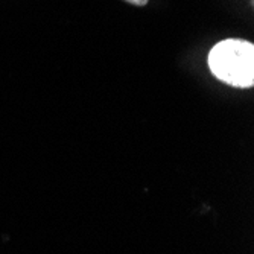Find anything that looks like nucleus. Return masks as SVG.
<instances>
[{"label": "nucleus", "instance_id": "nucleus-2", "mask_svg": "<svg viewBox=\"0 0 254 254\" xmlns=\"http://www.w3.org/2000/svg\"><path fill=\"white\" fill-rule=\"evenodd\" d=\"M125 2L134 6H146L149 0H125Z\"/></svg>", "mask_w": 254, "mask_h": 254}, {"label": "nucleus", "instance_id": "nucleus-1", "mask_svg": "<svg viewBox=\"0 0 254 254\" xmlns=\"http://www.w3.org/2000/svg\"><path fill=\"white\" fill-rule=\"evenodd\" d=\"M210 72L222 82L250 88L254 85V44L239 38L216 43L207 57Z\"/></svg>", "mask_w": 254, "mask_h": 254}]
</instances>
